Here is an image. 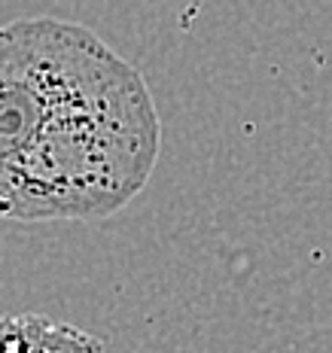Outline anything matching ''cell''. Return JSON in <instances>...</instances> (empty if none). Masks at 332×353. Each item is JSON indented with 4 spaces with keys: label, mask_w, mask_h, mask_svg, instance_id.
<instances>
[{
    "label": "cell",
    "mask_w": 332,
    "mask_h": 353,
    "mask_svg": "<svg viewBox=\"0 0 332 353\" xmlns=\"http://www.w3.org/2000/svg\"><path fill=\"white\" fill-rule=\"evenodd\" d=\"M156 101L135 64L61 19L0 28V219H101L159 161Z\"/></svg>",
    "instance_id": "cell-1"
},
{
    "label": "cell",
    "mask_w": 332,
    "mask_h": 353,
    "mask_svg": "<svg viewBox=\"0 0 332 353\" xmlns=\"http://www.w3.org/2000/svg\"><path fill=\"white\" fill-rule=\"evenodd\" d=\"M49 317L43 314H10L0 317V353H37Z\"/></svg>",
    "instance_id": "cell-2"
},
{
    "label": "cell",
    "mask_w": 332,
    "mask_h": 353,
    "mask_svg": "<svg viewBox=\"0 0 332 353\" xmlns=\"http://www.w3.org/2000/svg\"><path fill=\"white\" fill-rule=\"evenodd\" d=\"M107 344L98 335L86 332L70 323H55L49 320L43 329V338L37 344V353H104Z\"/></svg>",
    "instance_id": "cell-3"
}]
</instances>
